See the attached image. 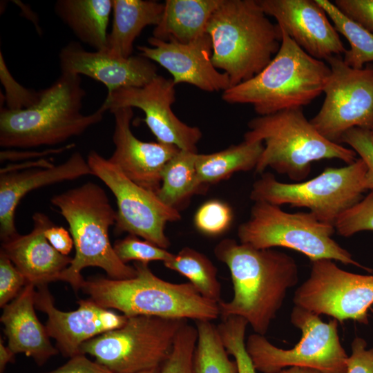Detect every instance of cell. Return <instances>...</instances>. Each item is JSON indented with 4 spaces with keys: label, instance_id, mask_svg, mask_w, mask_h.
I'll use <instances>...</instances> for the list:
<instances>
[{
    "label": "cell",
    "instance_id": "cell-1",
    "mask_svg": "<svg viewBox=\"0 0 373 373\" xmlns=\"http://www.w3.org/2000/svg\"><path fill=\"white\" fill-rule=\"evenodd\" d=\"M229 269L233 295L218 303L220 316H240L255 333L264 335L280 309L287 293L298 282V267L291 256L274 249H259L231 238L213 249Z\"/></svg>",
    "mask_w": 373,
    "mask_h": 373
},
{
    "label": "cell",
    "instance_id": "cell-2",
    "mask_svg": "<svg viewBox=\"0 0 373 373\" xmlns=\"http://www.w3.org/2000/svg\"><path fill=\"white\" fill-rule=\"evenodd\" d=\"M136 275L127 279L101 276L84 280L80 290L99 306L126 316L212 321L220 316L218 303L202 296L190 283L164 280L147 264L135 262Z\"/></svg>",
    "mask_w": 373,
    "mask_h": 373
},
{
    "label": "cell",
    "instance_id": "cell-3",
    "mask_svg": "<svg viewBox=\"0 0 373 373\" xmlns=\"http://www.w3.org/2000/svg\"><path fill=\"white\" fill-rule=\"evenodd\" d=\"M85 95L80 75L61 73L52 85L39 91L34 105L19 110L1 108L0 146H51L82 134L100 122L106 111L101 106L91 114H82Z\"/></svg>",
    "mask_w": 373,
    "mask_h": 373
},
{
    "label": "cell",
    "instance_id": "cell-4",
    "mask_svg": "<svg viewBox=\"0 0 373 373\" xmlns=\"http://www.w3.org/2000/svg\"><path fill=\"white\" fill-rule=\"evenodd\" d=\"M212 62L223 70L231 87L253 78L274 58L282 39L258 0H222L207 28Z\"/></svg>",
    "mask_w": 373,
    "mask_h": 373
},
{
    "label": "cell",
    "instance_id": "cell-5",
    "mask_svg": "<svg viewBox=\"0 0 373 373\" xmlns=\"http://www.w3.org/2000/svg\"><path fill=\"white\" fill-rule=\"evenodd\" d=\"M51 203L68 222L75 249L61 281L69 283L77 292L84 281L82 271L88 267L102 269L111 279L136 275L135 268L119 260L111 242L109 229L115 226L117 213L104 189L88 182L52 196Z\"/></svg>",
    "mask_w": 373,
    "mask_h": 373
},
{
    "label": "cell",
    "instance_id": "cell-6",
    "mask_svg": "<svg viewBox=\"0 0 373 373\" xmlns=\"http://www.w3.org/2000/svg\"><path fill=\"white\" fill-rule=\"evenodd\" d=\"M280 28L281 44L274 58L253 78L222 92L223 101L249 104L262 116L303 108L323 93L329 65L310 56Z\"/></svg>",
    "mask_w": 373,
    "mask_h": 373
},
{
    "label": "cell",
    "instance_id": "cell-7",
    "mask_svg": "<svg viewBox=\"0 0 373 373\" xmlns=\"http://www.w3.org/2000/svg\"><path fill=\"white\" fill-rule=\"evenodd\" d=\"M244 140L262 142L264 149L255 171L263 173L268 167L300 182L311 171L312 163L338 159L347 164L356 152L324 137L308 120L302 108L258 115L247 124Z\"/></svg>",
    "mask_w": 373,
    "mask_h": 373
},
{
    "label": "cell",
    "instance_id": "cell-8",
    "mask_svg": "<svg viewBox=\"0 0 373 373\" xmlns=\"http://www.w3.org/2000/svg\"><path fill=\"white\" fill-rule=\"evenodd\" d=\"M334 225L311 212L288 213L279 206L254 202L249 219L238 228L240 242L259 249L285 247L305 255L311 262L329 259L372 271L356 261L332 236Z\"/></svg>",
    "mask_w": 373,
    "mask_h": 373
},
{
    "label": "cell",
    "instance_id": "cell-9",
    "mask_svg": "<svg viewBox=\"0 0 373 373\" xmlns=\"http://www.w3.org/2000/svg\"><path fill=\"white\" fill-rule=\"evenodd\" d=\"M367 171V164L359 157L345 166L325 168L316 177L300 182H281L265 173L254 182L249 198L277 206L306 207L319 221L334 226L363 198Z\"/></svg>",
    "mask_w": 373,
    "mask_h": 373
},
{
    "label": "cell",
    "instance_id": "cell-10",
    "mask_svg": "<svg viewBox=\"0 0 373 373\" xmlns=\"http://www.w3.org/2000/svg\"><path fill=\"white\" fill-rule=\"evenodd\" d=\"M290 321L301 332L300 340L291 349L276 347L256 333L246 339L247 352L257 372L278 373L290 367H305L346 373L349 355L340 341L337 320L323 322L319 315L295 305Z\"/></svg>",
    "mask_w": 373,
    "mask_h": 373
},
{
    "label": "cell",
    "instance_id": "cell-11",
    "mask_svg": "<svg viewBox=\"0 0 373 373\" xmlns=\"http://www.w3.org/2000/svg\"><path fill=\"white\" fill-rule=\"evenodd\" d=\"M186 321L128 316L122 327L84 343L81 353L93 356L115 373H140L157 368L169 356L177 334Z\"/></svg>",
    "mask_w": 373,
    "mask_h": 373
},
{
    "label": "cell",
    "instance_id": "cell-12",
    "mask_svg": "<svg viewBox=\"0 0 373 373\" xmlns=\"http://www.w3.org/2000/svg\"><path fill=\"white\" fill-rule=\"evenodd\" d=\"M87 162L93 175L103 182L116 198L115 232L128 233L168 249L170 240L165 233L166 225L181 219L179 211L162 202L156 193L130 180L97 152L90 151Z\"/></svg>",
    "mask_w": 373,
    "mask_h": 373
},
{
    "label": "cell",
    "instance_id": "cell-13",
    "mask_svg": "<svg viewBox=\"0 0 373 373\" xmlns=\"http://www.w3.org/2000/svg\"><path fill=\"white\" fill-rule=\"evenodd\" d=\"M326 61L330 75L323 90L325 99L309 121L324 137L340 144L343 134L352 128H373V66L353 68L342 56Z\"/></svg>",
    "mask_w": 373,
    "mask_h": 373
},
{
    "label": "cell",
    "instance_id": "cell-14",
    "mask_svg": "<svg viewBox=\"0 0 373 373\" xmlns=\"http://www.w3.org/2000/svg\"><path fill=\"white\" fill-rule=\"evenodd\" d=\"M295 305L338 322L352 320L368 324L373 305V275L349 272L332 260L312 262L309 276L295 291Z\"/></svg>",
    "mask_w": 373,
    "mask_h": 373
},
{
    "label": "cell",
    "instance_id": "cell-15",
    "mask_svg": "<svg viewBox=\"0 0 373 373\" xmlns=\"http://www.w3.org/2000/svg\"><path fill=\"white\" fill-rule=\"evenodd\" d=\"M175 84L172 79L157 75L141 87H128L108 93L102 106L111 112L121 108L141 109L146 123L157 142L180 150L198 153L200 129L182 122L173 113Z\"/></svg>",
    "mask_w": 373,
    "mask_h": 373
},
{
    "label": "cell",
    "instance_id": "cell-16",
    "mask_svg": "<svg viewBox=\"0 0 373 373\" xmlns=\"http://www.w3.org/2000/svg\"><path fill=\"white\" fill-rule=\"evenodd\" d=\"M35 302V308L47 316L45 326L48 336L55 340L59 352L69 358L82 354L84 343L122 327L128 318L90 298L79 300L75 310H59L55 306L48 285L36 287Z\"/></svg>",
    "mask_w": 373,
    "mask_h": 373
},
{
    "label": "cell",
    "instance_id": "cell-17",
    "mask_svg": "<svg viewBox=\"0 0 373 373\" xmlns=\"http://www.w3.org/2000/svg\"><path fill=\"white\" fill-rule=\"evenodd\" d=\"M267 15L310 56L327 61L344 55L339 33L316 0H258Z\"/></svg>",
    "mask_w": 373,
    "mask_h": 373
},
{
    "label": "cell",
    "instance_id": "cell-18",
    "mask_svg": "<svg viewBox=\"0 0 373 373\" xmlns=\"http://www.w3.org/2000/svg\"><path fill=\"white\" fill-rule=\"evenodd\" d=\"M148 42L149 46L137 47L139 55L164 68L175 85L186 83L209 93L224 92L231 87L228 75L213 64L212 44L207 33L187 44L153 37Z\"/></svg>",
    "mask_w": 373,
    "mask_h": 373
},
{
    "label": "cell",
    "instance_id": "cell-19",
    "mask_svg": "<svg viewBox=\"0 0 373 373\" xmlns=\"http://www.w3.org/2000/svg\"><path fill=\"white\" fill-rule=\"evenodd\" d=\"M111 113L115 118V150L108 160L135 183L157 193L164 167L180 149L173 145L137 138L131 128L133 108H121Z\"/></svg>",
    "mask_w": 373,
    "mask_h": 373
},
{
    "label": "cell",
    "instance_id": "cell-20",
    "mask_svg": "<svg viewBox=\"0 0 373 373\" xmlns=\"http://www.w3.org/2000/svg\"><path fill=\"white\" fill-rule=\"evenodd\" d=\"M59 59L61 73L86 75L104 84L108 93L143 86L158 75L154 62L140 55L124 58L108 50L88 51L74 41L62 48Z\"/></svg>",
    "mask_w": 373,
    "mask_h": 373
},
{
    "label": "cell",
    "instance_id": "cell-21",
    "mask_svg": "<svg viewBox=\"0 0 373 373\" xmlns=\"http://www.w3.org/2000/svg\"><path fill=\"white\" fill-rule=\"evenodd\" d=\"M92 175L87 160L81 153H73L65 162L50 167L0 171V237L1 242L18 234L15 222V210L29 192L50 184L71 181Z\"/></svg>",
    "mask_w": 373,
    "mask_h": 373
},
{
    "label": "cell",
    "instance_id": "cell-22",
    "mask_svg": "<svg viewBox=\"0 0 373 373\" xmlns=\"http://www.w3.org/2000/svg\"><path fill=\"white\" fill-rule=\"evenodd\" d=\"M33 229L1 242L2 251L26 280L35 287L60 280L73 258L57 251L48 241L45 231L53 224L43 213L32 216Z\"/></svg>",
    "mask_w": 373,
    "mask_h": 373
},
{
    "label": "cell",
    "instance_id": "cell-23",
    "mask_svg": "<svg viewBox=\"0 0 373 373\" xmlns=\"http://www.w3.org/2000/svg\"><path fill=\"white\" fill-rule=\"evenodd\" d=\"M36 287L28 283L19 295L3 307L0 321L4 325L8 346L41 366L59 352L50 341L46 326L35 313Z\"/></svg>",
    "mask_w": 373,
    "mask_h": 373
},
{
    "label": "cell",
    "instance_id": "cell-24",
    "mask_svg": "<svg viewBox=\"0 0 373 373\" xmlns=\"http://www.w3.org/2000/svg\"><path fill=\"white\" fill-rule=\"evenodd\" d=\"M222 0H166L153 37L164 41L189 43L207 33L211 17Z\"/></svg>",
    "mask_w": 373,
    "mask_h": 373
},
{
    "label": "cell",
    "instance_id": "cell-25",
    "mask_svg": "<svg viewBox=\"0 0 373 373\" xmlns=\"http://www.w3.org/2000/svg\"><path fill=\"white\" fill-rule=\"evenodd\" d=\"M113 10L108 51L126 58L132 56L133 43L143 29L159 23L164 3L152 0H113Z\"/></svg>",
    "mask_w": 373,
    "mask_h": 373
},
{
    "label": "cell",
    "instance_id": "cell-26",
    "mask_svg": "<svg viewBox=\"0 0 373 373\" xmlns=\"http://www.w3.org/2000/svg\"><path fill=\"white\" fill-rule=\"evenodd\" d=\"M113 0H58L57 16L82 42L96 50H108L107 28Z\"/></svg>",
    "mask_w": 373,
    "mask_h": 373
},
{
    "label": "cell",
    "instance_id": "cell-27",
    "mask_svg": "<svg viewBox=\"0 0 373 373\" xmlns=\"http://www.w3.org/2000/svg\"><path fill=\"white\" fill-rule=\"evenodd\" d=\"M264 149L262 142L243 140L208 154H198L195 167L202 184L218 182L235 173L255 169Z\"/></svg>",
    "mask_w": 373,
    "mask_h": 373
},
{
    "label": "cell",
    "instance_id": "cell-28",
    "mask_svg": "<svg viewBox=\"0 0 373 373\" xmlns=\"http://www.w3.org/2000/svg\"><path fill=\"white\" fill-rule=\"evenodd\" d=\"M198 154L180 150L164 167L156 194L167 206L178 209L191 196L202 190L204 185L198 180L195 167Z\"/></svg>",
    "mask_w": 373,
    "mask_h": 373
},
{
    "label": "cell",
    "instance_id": "cell-29",
    "mask_svg": "<svg viewBox=\"0 0 373 373\" xmlns=\"http://www.w3.org/2000/svg\"><path fill=\"white\" fill-rule=\"evenodd\" d=\"M163 263L169 269L186 278L204 298L218 303L221 301V285L217 278L218 269L202 253L184 247Z\"/></svg>",
    "mask_w": 373,
    "mask_h": 373
},
{
    "label": "cell",
    "instance_id": "cell-30",
    "mask_svg": "<svg viewBox=\"0 0 373 373\" xmlns=\"http://www.w3.org/2000/svg\"><path fill=\"white\" fill-rule=\"evenodd\" d=\"M334 23L336 31L343 35L350 43L343 60L347 66L356 69L373 61V34L361 24L343 14L333 2L316 0Z\"/></svg>",
    "mask_w": 373,
    "mask_h": 373
},
{
    "label": "cell",
    "instance_id": "cell-31",
    "mask_svg": "<svg viewBox=\"0 0 373 373\" xmlns=\"http://www.w3.org/2000/svg\"><path fill=\"white\" fill-rule=\"evenodd\" d=\"M198 340L194 353L195 373H238L229 358L217 326L207 321H196Z\"/></svg>",
    "mask_w": 373,
    "mask_h": 373
},
{
    "label": "cell",
    "instance_id": "cell-32",
    "mask_svg": "<svg viewBox=\"0 0 373 373\" xmlns=\"http://www.w3.org/2000/svg\"><path fill=\"white\" fill-rule=\"evenodd\" d=\"M247 321L240 316L222 319L217 326L222 342L236 363L238 373H257L245 347Z\"/></svg>",
    "mask_w": 373,
    "mask_h": 373
},
{
    "label": "cell",
    "instance_id": "cell-33",
    "mask_svg": "<svg viewBox=\"0 0 373 373\" xmlns=\"http://www.w3.org/2000/svg\"><path fill=\"white\" fill-rule=\"evenodd\" d=\"M197 340L196 327L186 321L179 329L172 351L159 373H195L194 353Z\"/></svg>",
    "mask_w": 373,
    "mask_h": 373
},
{
    "label": "cell",
    "instance_id": "cell-34",
    "mask_svg": "<svg viewBox=\"0 0 373 373\" xmlns=\"http://www.w3.org/2000/svg\"><path fill=\"white\" fill-rule=\"evenodd\" d=\"M232 220V209L220 200L206 201L198 207L193 217L197 230L209 236L224 233L230 227Z\"/></svg>",
    "mask_w": 373,
    "mask_h": 373
},
{
    "label": "cell",
    "instance_id": "cell-35",
    "mask_svg": "<svg viewBox=\"0 0 373 373\" xmlns=\"http://www.w3.org/2000/svg\"><path fill=\"white\" fill-rule=\"evenodd\" d=\"M113 248L117 257L125 264L132 260L147 265L151 261L164 262L173 254L166 249L131 234L116 240Z\"/></svg>",
    "mask_w": 373,
    "mask_h": 373
},
{
    "label": "cell",
    "instance_id": "cell-36",
    "mask_svg": "<svg viewBox=\"0 0 373 373\" xmlns=\"http://www.w3.org/2000/svg\"><path fill=\"white\" fill-rule=\"evenodd\" d=\"M334 227L343 237L363 231H373V191L345 211L336 220Z\"/></svg>",
    "mask_w": 373,
    "mask_h": 373
},
{
    "label": "cell",
    "instance_id": "cell-37",
    "mask_svg": "<svg viewBox=\"0 0 373 373\" xmlns=\"http://www.w3.org/2000/svg\"><path fill=\"white\" fill-rule=\"evenodd\" d=\"M342 143L350 146L367 164L364 185L366 191H373V142L370 130L352 128L343 134L340 142Z\"/></svg>",
    "mask_w": 373,
    "mask_h": 373
},
{
    "label": "cell",
    "instance_id": "cell-38",
    "mask_svg": "<svg viewBox=\"0 0 373 373\" xmlns=\"http://www.w3.org/2000/svg\"><path fill=\"white\" fill-rule=\"evenodd\" d=\"M0 57V77L6 89V108L10 110H19L37 103L39 99V91L30 90L17 83L8 71L1 52Z\"/></svg>",
    "mask_w": 373,
    "mask_h": 373
},
{
    "label": "cell",
    "instance_id": "cell-39",
    "mask_svg": "<svg viewBox=\"0 0 373 373\" xmlns=\"http://www.w3.org/2000/svg\"><path fill=\"white\" fill-rule=\"evenodd\" d=\"M26 284L24 276L0 251V307H4L15 299Z\"/></svg>",
    "mask_w": 373,
    "mask_h": 373
},
{
    "label": "cell",
    "instance_id": "cell-40",
    "mask_svg": "<svg viewBox=\"0 0 373 373\" xmlns=\"http://www.w3.org/2000/svg\"><path fill=\"white\" fill-rule=\"evenodd\" d=\"M333 3L347 17L373 34V0H335Z\"/></svg>",
    "mask_w": 373,
    "mask_h": 373
},
{
    "label": "cell",
    "instance_id": "cell-41",
    "mask_svg": "<svg viewBox=\"0 0 373 373\" xmlns=\"http://www.w3.org/2000/svg\"><path fill=\"white\" fill-rule=\"evenodd\" d=\"M346 373H373V347L367 348L361 337H355L351 343Z\"/></svg>",
    "mask_w": 373,
    "mask_h": 373
},
{
    "label": "cell",
    "instance_id": "cell-42",
    "mask_svg": "<svg viewBox=\"0 0 373 373\" xmlns=\"http://www.w3.org/2000/svg\"><path fill=\"white\" fill-rule=\"evenodd\" d=\"M43 373H115L96 361H91L81 354L70 358L60 367Z\"/></svg>",
    "mask_w": 373,
    "mask_h": 373
},
{
    "label": "cell",
    "instance_id": "cell-43",
    "mask_svg": "<svg viewBox=\"0 0 373 373\" xmlns=\"http://www.w3.org/2000/svg\"><path fill=\"white\" fill-rule=\"evenodd\" d=\"M45 236L57 251L65 256L70 254L74 245L69 231L54 224L46 229Z\"/></svg>",
    "mask_w": 373,
    "mask_h": 373
},
{
    "label": "cell",
    "instance_id": "cell-44",
    "mask_svg": "<svg viewBox=\"0 0 373 373\" xmlns=\"http://www.w3.org/2000/svg\"><path fill=\"white\" fill-rule=\"evenodd\" d=\"M75 146L74 144H68L61 148L48 149L41 151H4L0 154L1 161L4 160H27L29 158L42 157L50 154L61 153L70 149Z\"/></svg>",
    "mask_w": 373,
    "mask_h": 373
},
{
    "label": "cell",
    "instance_id": "cell-45",
    "mask_svg": "<svg viewBox=\"0 0 373 373\" xmlns=\"http://www.w3.org/2000/svg\"><path fill=\"white\" fill-rule=\"evenodd\" d=\"M15 354L8 346H5L2 338H0V373H3L6 365L15 361Z\"/></svg>",
    "mask_w": 373,
    "mask_h": 373
},
{
    "label": "cell",
    "instance_id": "cell-46",
    "mask_svg": "<svg viewBox=\"0 0 373 373\" xmlns=\"http://www.w3.org/2000/svg\"><path fill=\"white\" fill-rule=\"evenodd\" d=\"M278 373H325L319 370L305 367H290L285 368Z\"/></svg>",
    "mask_w": 373,
    "mask_h": 373
},
{
    "label": "cell",
    "instance_id": "cell-47",
    "mask_svg": "<svg viewBox=\"0 0 373 373\" xmlns=\"http://www.w3.org/2000/svg\"><path fill=\"white\" fill-rule=\"evenodd\" d=\"M160 367H157V368H154V369H152V370H150L144 371V372H140V373H159L160 372Z\"/></svg>",
    "mask_w": 373,
    "mask_h": 373
},
{
    "label": "cell",
    "instance_id": "cell-48",
    "mask_svg": "<svg viewBox=\"0 0 373 373\" xmlns=\"http://www.w3.org/2000/svg\"><path fill=\"white\" fill-rule=\"evenodd\" d=\"M370 135H371V138H372V140L373 142V128H372L370 130Z\"/></svg>",
    "mask_w": 373,
    "mask_h": 373
}]
</instances>
